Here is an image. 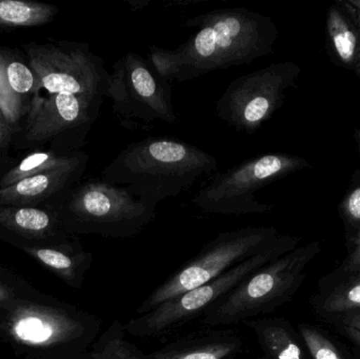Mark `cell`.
Listing matches in <instances>:
<instances>
[{"instance_id": "cell-1", "label": "cell", "mask_w": 360, "mask_h": 359, "mask_svg": "<svg viewBox=\"0 0 360 359\" xmlns=\"http://www.w3.org/2000/svg\"><path fill=\"white\" fill-rule=\"evenodd\" d=\"M184 25L196 31L179 48H150V63L170 86L251 63L271 54L278 38L270 16L245 8L210 11L188 19Z\"/></svg>"}, {"instance_id": "cell-2", "label": "cell", "mask_w": 360, "mask_h": 359, "mask_svg": "<svg viewBox=\"0 0 360 359\" xmlns=\"http://www.w3.org/2000/svg\"><path fill=\"white\" fill-rule=\"evenodd\" d=\"M217 166L215 156L186 141L149 137L124 148L103 169L101 178L158 207L215 172Z\"/></svg>"}, {"instance_id": "cell-3", "label": "cell", "mask_w": 360, "mask_h": 359, "mask_svg": "<svg viewBox=\"0 0 360 359\" xmlns=\"http://www.w3.org/2000/svg\"><path fill=\"white\" fill-rule=\"evenodd\" d=\"M90 334L88 318L39 292L0 307V344L19 359H70Z\"/></svg>"}, {"instance_id": "cell-4", "label": "cell", "mask_w": 360, "mask_h": 359, "mask_svg": "<svg viewBox=\"0 0 360 359\" xmlns=\"http://www.w3.org/2000/svg\"><path fill=\"white\" fill-rule=\"evenodd\" d=\"M48 206L54 209L65 231L73 236L132 237L156 216V206L103 178L78 183Z\"/></svg>"}, {"instance_id": "cell-5", "label": "cell", "mask_w": 360, "mask_h": 359, "mask_svg": "<svg viewBox=\"0 0 360 359\" xmlns=\"http://www.w3.org/2000/svg\"><path fill=\"white\" fill-rule=\"evenodd\" d=\"M319 240L298 246L254 272L203 313V324L226 326L274 311L304 284L309 263L319 254Z\"/></svg>"}, {"instance_id": "cell-6", "label": "cell", "mask_w": 360, "mask_h": 359, "mask_svg": "<svg viewBox=\"0 0 360 359\" xmlns=\"http://www.w3.org/2000/svg\"><path fill=\"white\" fill-rule=\"evenodd\" d=\"M311 167L308 159L300 156L262 154L215 175L195 194L192 202L209 214L269 213L273 206L256 200V193L279 179Z\"/></svg>"}, {"instance_id": "cell-7", "label": "cell", "mask_w": 360, "mask_h": 359, "mask_svg": "<svg viewBox=\"0 0 360 359\" xmlns=\"http://www.w3.org/2000/svg\"><path fill=\"white\" fill-rule=\"evenodd\" d=\"M302 237L279 235L270 244L231 268L215 280L165 301L148 313L131 320L124 329L134 337H154L165 334L179 325L203 314L224 295L236 288L260 268L300 246Z\"/></svg>"}, {"instance_id": "cell-8", "label": "cell", "mask_w": 360, "mask_h": 359, "mask_svg": "<svg viewBox=\"0 0 360 359\" xmlns=\"http://www.w3.org/2000/svg\"><path fill=\"white\" fill-rule=\"evenodd\" d=\"M103 99L73 94L36 97L20 130L14 135L12 147L17 151L46 147L59 153L82 151Z\"/></svg>"}, {"instance_id": "cell-9", "label": "cell", "mask_w": 360, "mask_h": 359, "mask_svg": "<svg viewBox=\"0 0 360 359\" xmlns=\"http://www.w3.org/2000/svg\"><path fill=\"white\" fill-rule=\"evenodd\" d=\"M107 98L114 117L129 130H150L158 122H179L170 84L136 52L131 51L114 63Z\"/></svg>"}, {"instance_id": "cell-10", "label": "cell", "mask_w": 360, "mask_h": 359, "mask_svg": "<svg viewBox=\"0 0 360 359\" xmlns=\"http://www.w3.org/2000/svg\"><path fill=\"white\" fill-rule=\"evenodd\" d=\"M278 236V231L273 227H248L220 233L205 244L195 259L154 290L137 314L148 313L165 301L215 280L266 248Z\"/></svg>"}, {"instance_id": "cell-11", "label": "cell", "mask_w": 360, "mask_h": 359, "mask_svg": "<svg viewBox=\"0 0 360 359\" xmlns=\"http://www.w3.org/2000/svg\"><path fill=\"white\" fill-rule=\"evenodd\" d=\"M36 77V93L107 98L110 73L86 42L54 41L23 46Z\"/></svg>"}, {"instance_id": "cell-12", "label": "cell", "mask_w": 360, "mask_h": 359, "mask_svg": "<svg viewBox=\"0 0 360 359\" xmlns=\"http://www.w3.org/2000/svg\"><path fill=\"white\" fill-rule=\"evenodd\" d=\"M302 67L293 61L273 63L233 80L216 105L218 117L238 132L252 135L271 119L297 86Z\"/></svg>"}, {"instance_id": "cell-13", "label": "cell", "mask_w": 360, "mask_h": 359, "mask_svg": "<svg viewBox=\"0 0 360 359\" xmlns=\"http://www.w3.org/2000/svg\"><path fill=\"white\" fill-rule=\"evenodd\" d=\"M38 96L35 74L29 63L21 60L14 51L0 48V109L16 133Z\"/></svg>"}, {"instance_id": "cell-14", "label": "cell", "mask_w": 360, "mask_h": 359, "mask_svg": "<svg viewBox=\"0 0 360 359\" xmlns=\"http://www.w3.org/2000/svg\"><path fill=\"white\" fill-rule=\"evenodd\" d=\"M0 238L29 255L72 288L82 286L92 255L84 250L77 238L63 244H36L8 235H0Z\"/></svg>"}, {"instance_id": "cell-15", "label": "cell", "mask_w": 360, "mask_h": 359, "mask_svg": "<svg viewBox=\"0 0 360 359\" xmlns=\"http://www.w3.org/2000/svg\"><path fill=\"white\" fill-rule=\"evenodd\" d=\"M0 235L36 244H63L77 238L65 231L50 206H0Z\"/></svg>"}, {"instance_id": "cell-16", "label": "cell", "mask_w": 360, "mask_h": 359, "mask_svg": "<svg viewBox=\"0 0 360 359\" xmlns=\"http://www.w3.org/2000/svg\"><path fill=\"white\" fill-rule=\"evenodd\" d=\"M326 50L334 65L360 81V14L348 0H335L326 17Z\"/></svg>"}, {"instance_id": "cell-17", "label": "cell", "mask_w": 360, "mask_h": 359, "mask_svg": "<svg viewBox=\"0 0 360 359\" xmlns=\"http://www.w3.org/2000/svg\"><path fill=\"white\" fill-rule=\"evenodd\" d=\"M89 162L27 177L0 190V206L44 207L79 183Z\"/></svg>"}, {"instance_id": "cell-18", "label": "cell", "mask_w": 360, "mask_h": 359, "mask_svg": "<svg viewBox=\"0 0 360 359\" xmlns=\"http://www.w3.org/2000/svg\"><path fill=\"white\" fill-rule=\"evenodd\" d=\"M89 160L90 158L88 154L82 151L75 153H59L52 150H37L27 154L18 164L0 174V190L11 187L27 177L84 164L89 162Z\"/></svg>"}, {"instance_id": "cell-19", "label": "cell", "mask_w": 360, "mask_h": 359, "mask_svg": "<svg viewBox=\"0 0 360 359\" xmlns=\"http://www.w3.org/2000/svg\"><path fill=\"white\" fill-rule=\"evenodd\" d=\"M238 341L232 337H210L177 341L148 359H224L238 349Z\"/></svg>"}, {"instance_id": "cell-20", "label": "cell", "mask_w": 360, "mask_h": 359, "mask_svg": "<svg viewBox=\"0 0 360 359\" xmlns=\"http://www.w3.org/2000/svg\"><path fill=\"white\" fill-rule=\"evenodd\" d=\"M59 8L52 4L19 0H0V29L34 27L54 19Z\"/></svg>"}, {"instance_id": "cell-21", "label": "cell", "mask_w": 360, "mask_h": 359, "mask_svg": "<svg viewBox=\"0 0 360 359\" xmlns=\"http://www.w3.org/2000/svg\"><path fill=\"white\" fill-rule=\"evenodd\" d=\"M262 347L276 359H307L304 350L283 320L252 322Z\"/></svg>"}, {"instance_id": "cell-22", "label": "cell", "mask_w": 360, "mask_h": 359, "mask_svg": "<svg viewBox=\"0 0 360 359\" xmlns=\"http://www.w3.org/2000/svg\"><path fill=\"white\" fill-rule=\"evenodd\" d=\"M340 278L342 280L327 294L313 301L321 315L338 318L360 311V273Z\"/></svg>"}, {"instance_id": "cell-23", "label": "cell", "mask_w": 360, "mask_h": 359, "mask_svg": "<svg viewBox=\"0 0 360 359\" xmlns=\"http://www.w3.org/2000/svg\"><path fill=\"white\" fill-rule=\"evenodd\" d=\"M124 326L118 320L101 335L89 359H148L124 339Z\"/></svg>"}, {"instance_id": "cell-24", "label": "cell", "mask_w": 360, "mask_h": 359, "mask_svg": "<svg viewBox=\"0 0 360 359\" xmlns=\"http://www.w3.org/2000/svg\"><path fill=\"white\" fill-rule=\"evenodd\" d=\"M338 214L347 229V235L360 229V169L352 175L348 189L338 204Z\"/></svg>"}, {"instance_id": "cell-25", "label": "cell", "mask_w": 360, "mask_h": 359, "mask_svg": "<svg viewBox=\"0 0 360 359\" xmlns=\"http://www.w3.org/2000/svg\"><path fill=\"white\" fill-rule=\"evenodd\" d=\"M38 293L39 291L25 278L0 266V307Z\"/></svg>"}, {"instance_id": "cell-26", "label": "cell", "mask_w": 360, "mask_h": 359, "mask_svg": "<svg viewBox=\"0 0 360 359\" xmlns=\"http://www.w3.org/2000/svg\"><path fill=\"white\" fill-rule=\"evenodd\" d=\"M298 329L313 359H344L333 343L314 327L302 324Z\"/></svg>"}, {"instance_id": "cell-27", "label": "cell", "mask_w": 360, "mask_h": 359, "mask_svg": "<svg viewBox=\"0 0 360 359\" xmlns=\"http://www.w3.org/2000/svg\"><path fill=\"white\" fill-rule=\"evenodd\" d=\"M348 254L340 266V275L346 276L360 273V229L354 233L347 235Z\"/></svg>"}, {"instance_id": "cell-28", "label": "cell", "mask_w": 360, "mask_h": 359, "mask_svg": "<svg viewBox=\"0 0 360 359\" xmlns=\"http://www.w3.org/2000/svg\"><path fill=\"white\" fill-rule=\"evenodd\" d=\"M15 133L16 131L6 122L0 109V151L6 152L8 148L12 147Z\"/></svg>"}, {"instance_id": "cell-29", "label": "cell", "mask_w": 360, "mask_h": 359, "mask_svg": "<svg viewBox=\"0 0 360 359\" xmlns=\"http://www.w3.org/2000/svg\"><path fill=\"white\" fill-rule=\"evenodd\" d=\"M340 322H342V326L360 331V311L352 312V313L342 316Z\"/></svg>"}, {"instance_id": "cell-30", "label": "cell", "mask_w": 360, "mask_h": 359, "mask_svg": "<svg viewBox=\"0 0 360 359\" xmlns=\"http://www.w3.org/2000/svg\"><path fill=\"white\" fill-rule=\"evenodd\" d=\"M342 332L344 333L352 343H354L355 345L359 346L360 348V331L349 328V327L342 326Z\"/></svg>"}, {"instance_id": "cell-31", "label": "cell", "mask_w": 360, "mask_h": 359, "mask_svg": "<svg viewBox=\"0 0 360 359\" xmlns=\"http://www.w3.org/2000/svg\"><path fill=\"white\" fill-rule=\"evenodd\" d=\"M354 139L356 141L357 151H359L360 155V126L355 130Z\"/></svg>"}, {"instance_id": "cell-32", "label": "cell", "mask_w": 360, "mask_h": 359, "mask_svg": "<svg viewBox=\"0 0 360 359\" xmlns=\"http://www.w3.org/2000/svg\"><path fill=\"white\" fill-rule=\"evenodd\" d=\"M349 4L360 14V0H348Z\"/></svg>"}, {"instance_id": "cell-33", "label": "cell", "mask_w": 360, "mask_h": 359, "mask_svg": "<svg viewBox=\"0 0 360 359\" xmlns=\"http://www.w3.org/2000/svg\"><path fill=\"white\" fill-rule=\"evenodd\" d=\"M0 160H1V159H0ZM0 171H1V166H0Z\"/></svg>"}]
</instances>
